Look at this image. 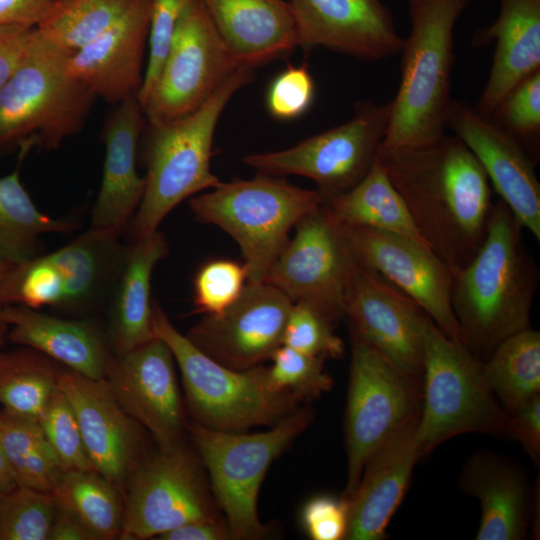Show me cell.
Segmentation results:
<instances>
[{"instance_id":"cell-1","label":"cell","mask_w":540,"mask_h":540,"mask_svg":"<svg viewBox=\"0 0 540 540\" xmlns=\"http://www.w3.org/2000/svg\"><path fill=\"white\" fill-rule=\"evenodd\" d=\"M432 252L455 274L487 232L492 187L482 166L455 135L377 154Z\"/></svg>"},{"instance_id":"cell-2","label":"cell","mask_w":540,"mask_h":540,"mask_svg":"<svg viewBox=\"0 0 540 540\" xmlns=\"http://www.w3.org/2000/svg\"><path fill=\"white\" fill-rule=\"evenodd\" d=\"M507 205L493 202L485 239L453 274L451 303L462 344L485 361L506 338L530 326L540 271Z\"/></svg>"},{"instance_id":"cell-3","label":"cell","mask_w":540,"mask_h":540,"mask_svg":"<svg viewBox=\"0 0 540 540\" xmlns=\"http://www.w3.org/2000/svg\"><path fill=\"white\" fill-rule=\"evenodd\" d=\"M469 0H408L411 29L401 79L377 154L431 144L446 130L455 62L454 27Z\"/></svg>"},{"instance_id":"cell-4","label":"cell","mask_w":540,"mask_h":540,"mask_svg":"<svg viewBox=\"0 0 540 540\" xmlns=\"http://www.w3.org/2000/svg\"><path fill=\"white\" fill-rule=\"evenodd\" d=\"M253 78L254 68L241 67L194 112L149 125L144 147L145 191L129 222L131 242L158 230L183 200L221 183L210 167L215 129L231 98Z\"/></svg>"},{"instance_id":"cell-5","label":"cell","mask_w":540,"mask_h":540,"mask_svg":"<svg viewBox=\"0 0 540 540\" xmlns=\"http://www.w3.org/2000/svg\"><path fill=\"white\" fill-rule=\"evenodd\" d=\"M70 52L37 29L15 70L0 88V149H57L84 126L94 93L67 70Z\"/></svg>"},{"instance_id":"cell-6","label":"cell","mask_w":540,"mask_h":540,"mask_svg":"<svg viewBox=\"0 0 540 540\" xmlns=\"http://www.w3.org/2000/svg\"><path fill=\"white\" fill-rule=\"evenodd\" d=\"M322 204L318 190L262 173L252 179L221 181L189 201L197 220L221 228L236 241L250 282L265 280L290 231Z\"/></svg>"},{"instance_id":"cell-7","label":"cell","mask_w":540,"mask_h":540,"mask_svg":"<svg viewBox=\"0 0 540 540\" xmlns=\"http://www.w3.org/2000/svg\"><path fill=\"white\" fill-rule=\"evenodd\" d=\"M152 330L174 356L194 422L214 430L243 431L273 426L299 407L295 397L269 386L267 367L234 370L220 364L181 334L156 303Z\"/></svg>"},{"instance_id":"cell-8","label":"cell","mask_w":540,"mask_h":540,"mask_svg":"<svg viewBox=\"0 0 540 540\" xmlns=\"http://www.w3.org/2000/svg\"><path fill=\"white\" fill-rule=\"evenodd\" d=\"M508 419L485 379L483 361L445 336L431 320L416 428L420 457L462 434L507 437Z\"/></svg>"},{"instance_id":"cell-9","label":"cell","mask_w":540,"mask_h":540,"mask_svg":"<svg viewBox=\"0 0 540 540\" xmlns=\"http://www.w3.org/2000/svg\"><path fill=\"white\" fill-rule=\"evenodd\" d=\"M312 416L309 408L299 406L268 431L253 434L214 430L194 421L188 426L233 539H262L268 533L257 511L261 483L272 462L308 427Z\"/></svg>"},{"instance_id":"cell-10","label":"cell","mask_w":540,"mask_h":540,"mask_svg":"<svg viewBox=\"0 0 540 540\" xmlns=\"http://www.w3.org/2000/svg\"><path fill=\"white\" fill-rule=\"evenodd\" d=\"M348 384L345 498L355 490L371 455L401 428L417 420L422 406V384L353 333Z\"/></svg>"},{"instance_id":"cell-11","label":"cell","mask_w":540,"mask_h":540,"mask_svg":"<svg viewBox=\"0 0 540 540\" xmlns=\"http://www.w3.org/2000/svg\"><path fill=\"white\" fill-rule=\"evenodd\" d=\"M391 103L358 102L345 123L279 151L253 153L243 161L259 173L310 178L323 197L359 183L374 164L386 134Z\"/></svg>"},{"instance_id":"cell-12","label":"cell","mask_w":540,"mask_h":540,"mask_svg":"<svg viewBox=\"0 0 540 540\" xmlns=\"http://www.w3.org/2000/svg\"><path fill=\"white\" fill-rule=\"evenodd\" d=\"M127 488L120 539L158 537L188 522L224 519L199 456L184 442L144 457Z\"/></svg>"},{"instance_id":"cell-13","label":"cell","mask_w":540,"mask_h":540,"mask_svg":"<svg viewBox=\"0 0 540 540\" xmlns=\"http://www.w3.org/2000/svg\"><path fill=\"white\" fill-rule=\"evenodd\" d=\"M241 65L201 0L181 16L142 110L148 125L182 118L203 105Z\"/></svg>"},{"instance_id":"cell-14","label":"cell","mask_w":540,"mask_h":540,"mask_svg":"<svg viewBox=\"0 0 540 540\" xmlns=\"http://www.w3.org/2000/svg\"><path fill=\"white\" fill-rule=\"evenodd\" d=\"M356 265L340 224L322 204L296 224L264 281L335 323L344 318L345 294Z\"/></svg>"},{"instance_id":"cell-15","label":"cell","mask_w":540,"mask_h":540,"mask_svg":"<svg viewBox=\"0 0 540 540\" xmlns=\"http://www.w3.org/2000/svg\"><path fill=\"white\" fill-rule=\"evenodd\" d=\"M340 227L359 266L411 298L445 336L462 344L451 303L453 272L430 248L405 236L373 228L344 224Z\"/></svg>"},{"instance_id":"cell-16","label":"cell","mask_w":540,"mask_h":540,"mask_svg":"<svg viewBox=\"0 0 540 540\" xmlns=\"http://www.w3.org/2000/svg\"><path fill=\"white\" fill-rule=\"evenodd\" d=\"M344 317L351 333L422 384L431 319L416 302L357 264L345 294Z\"/></svg>"},{"instance_id":"cell-17","label":"cell","mask_w":540,"mask_h":540,"mask_svg":"<svg viewBox=\"0 0 540 540\" xmlns=\"http://www.w3.org/2000/svg\"><path fill=\"white\" fill-rule=\"evenodd\" d=\"M292 304L270 283L247 281L235 302L219 314L205 315L186 336L226 367L253 368L270 359L282 345Z\"/></svg>"},{"instance_id":"cell-18","label":"cell","mask_w":540,"mask_h":540,"mask_svg":"<svg viewBox=\"0 0 540 540\" xmlns=\"http://www.w3.org/2000/svg\"><path fill=\"white\" fill-rule=\"evenodd\" d=\"M175 364L168 345L155 337L125 354H114L105 377L118 402L159 449L182 443L188 428Z\"/></svg>"},{"instance_id":"cell-19","label":"cell","mask_w":540,"mask_h":540,"mask_svg":"<svg viewBox=\"0 0 540 540\" xmlns=\"http://www.w3.org/2000/svg\"><path fill=\"white\" fill-rule=\"evenodd\" d=\"M446 129L473 153L491 187L537 241L540 240L538 162L514 137L466 101L451 100Z\"/></svg>"},{"instance_id":"cell-20","label":"cell","mask_w":540,"mask_h":540,"mask_svg":"<svg viewBox=\"0 0 540 540\" xmlns=\"http://www.w3.org/2000/svg\"><path fill=\"white\" fill-rule=\"evenodd\" d=\"M298 47H324L362 61L400 54L404 38L380 0H287Z\"/></svg>"},{"instance_id":"cell-21","label":"cell","mask_w":540,"mask_h":540,"mask_svg":"<svg viewBox=\"0 0 540 540\" xmlns=\"http://www.w3.org/2000/svg\"><path fill=\"white\" fill-rule=\"evenodd\" d=\"M119 237L90 226L65 246L37 255L48 307L86 311L108 306L130 246Z\"/></svg>"},{"instance_id":"cell-22","label":"cell","mask_w":540,"mask_h":540,"mask_svg":"<svg viewBox=\"0 0 540 540\" xmlns=\"http://www.w3.org/2000/svg\"><path fill=\"white\" fill-rule=\"evenodd\" d=\"M58 388L76 415L94 469L116 486L127 483L140 463V425L124 410L106 379L60 370Z\"/></svg>"},{"instance_id":"cell-23","label":"cell","mask_w":540,"mask_h":540,"mask_svg":"<svg viewBox=\"0 0 540 540\" xmlns=\"http://www.w3.org/2000/svg\"><path fill=\"white\" fill-rule=\"evenodd\" d=\"M150 8L151 0H132L116 22L70 54L68 73L107 102L118 104L137 96L144 77Z\"/></svg>"},{"instance_id":"cell-24","label":"cell","mask_w":540,"mask_h":540,"mask_svg":"<svg viewBox=\"0 0 540 540\" xmlns=\"http://www.w3.org/2000/svg\"><path fill=\"white\" fill-rule=\"evenodd\" d=\"M418 420L401 428L366 462L360 480L347 497V540H384L386 528L409 488L421 458L416 440Z\"/></svg>"},{"instance_id":"cell-25","label":"cell","mask_w":540,"mask_h":540,"mask_svg":"<svg viewBox=\"0 0 540 540\" xmlns=\"http://www.w3.org/2000/svg\"><path fill=\"white\" fill-rule=\"evenodd\" d=\"M459 486L480 503L477 540H522L534 524L536 493L519 464L479 451L464 464Z\"/></svg>"},{"instance_id":"cell-26","label":"cell","mask_w":540,"mask_h":540,"mask_svg":"<svg viewBox=\"0 0 540 540\" xmlns=\"http://www.w3.org/2000/svg\"><path fill=\"white\" fill-rule=\"evenodd\" d=\"M145 116L137 96L118 103L107 118L102 137L105 159L101 186L91 212V227L121 235L145 191L136 170V154Z\"/></svg>"},{"instance_id":"cell-27","label":"cell","mask_w":540,"mask_h":540,"mask_svg":"<svg viewBox=\"0 0 540 540\" xmlns=\"http://www.w3.org/2000/svg\"><path fill=\"white\" fill-rule=\"evenodd\" d=\"M493 42L491 70L475 106L488 118L515 85L540 69V0H500L497 19L472 37L475 47Z\"/></svg>"},{"instance_id":"cell-28","label":"cell","mask_w":540,"mask_h":540,"mask_svg":"<svg viewBox=\"0 0 540 540\" xmlns=\"http://www.w3.org/2000/svg\"><path fill=\"white\" fill-rule=\"evenodd\" d=\"M7 340L34 349L91 379H104L113 357L100 328L90 320L63 319L22 305H5Z\"/></svg>"},{"instance_id":"cell-29","label":"cell","mask_w":540,"mask_h":540,"mask_svg":"<svg viewBox=\"0 0 540 540\" xmlns=\"http://www.w3.org/2000/svg\"><path fill=\"white\" fill-rule=\"evenodd\" d=\"M223 40L241 63L256 68L298 47L285 0H201Z\"/></svg>"},{"instance_id":"cell-30","label":"cell","mask_w":540,"mask_h":540,"mask_svg":"<svg viewBox=\"0 0 540 540\" xmlns=\"http://www.w3.org/2000/svg\"><path fill=\"white\" fill-rule=\"evenodd\" d=\"M167 254L166 238L158 230L131 242L108 304L107 337L115 355L125 354L155 338L151 277L156 264Z\"/></svg>"},{"instance_id":"cell-31","label":"cell","mask_w":540,"mask_h":540,"mask_svg":"<svg viewBox=\"0 0 540 540\" xmlns=\"http://www.w3.org/2000/svg\"><path fill=\"white\" fill-rule=\"evenodd\" d=\"M323 205L340 224L402 235L429 248L378 157L359 183L323 197Z\"/></svg>"},{"instance_id":"cell-32","label":"cell","mask_w":540,"mask_h":540,"mask_svg":"<svg viewBox=\"0 0 540 540\" xmlns=\"http://www.w3.org/2000/svg\"><path fill=\"white\" fill-rule=\"evenodd\" d=\"M485 379L509 416L540 395V333L531 327L503 340L483 361Z\"/></svg>"},{"instance_id":"cell-33","label":"cell","mask_w":540,"mask_h":540,"mask_svg":"<svg viewBox=\"0 0 540 540\" xmlns=\"http://www.w3.org/2000/svg\"><path fill=\"white\" fill-rule=\"evenodd\" d=\"M79 225L41 212L24 188L19 170L0 178V256L15 264L39 255L40 237Z\"/></svg>"},{"instance_id":"cell-34","label":"cell","mask_w":540,"mask_h":540,"mask_svg":"<svg viewBox=\"0 0 540 540\" xmlns=\"http://www.w3.org/2000/svg\"><path fill=\"white\" fill-rule=\"evenodd\" d=\"M0 440L16 485L53 493L65 473L38 419L0 410Z\"/></svg>"},{"instance_id":"cell-35","label":"cell","mask_w":540,"mask_h":540,"mask_svg":"<svg viewBox=\"0 0 540 540\" xmlns=\"http://www.w3.org/2000/svg\"><path fill=\"white\" fill-rule=\"evenodd\" d=\"M53 494L94 540L120 538L124 509L117 486L96 470L65 471Z\"/></svg>"},{"instance_id":"cell-36","label":"cell","mask_w":540,"mask_h":540,"mask_svg":"<svg viewBox=\"0 0 540 540\" xmlns=\"http://www.w3.org/2000/svg\"><path fill=\"white\" fill-rule=\"evenodd\" d=\"M59 373L52 359L34 349H0V405L39 419L58 388Z\"/></svg>"},{"instance_id":"cell-37","label":"cell","mask_w":540,"mask_h":540,"mask_svg":"<svg viewBox=\"0 0 540 540\" xmlns=\"http://www.w3.org/2000/svg\"><path fill=\"white\" fill-rule=\"evenodd\" d=\"M131 1L53 0L36 29L50 43L73 53L116 22Z\"/></svg>"},{"instance_id":"cell-38","label":"cell","mask_w":540,"mask_h":540,"mask_svg":"<svg viewBox=\"0 0 540 540\" xmlns=\"http://www.w3.org/2000/svg\"><path fill=\"white\" fill-rule=\"evenodd\" d=\"M56 510L53 493L19 485L0 493V540H48Z\"/></svg>"},{"instance_id":"cell-39","label":"cell","mask_w":540,"mask_h":540,"mask_svg":"<svg viewBox=\"0 0 540 540\" xmlns=\"http://www.w3.org/2000/svg\"><path fill=\"white\" fill-rule=\"evenodd\" d=\"M267 368L269 386L289 394L300 402L318 398L333 387V379L324 371V360L280 345Z\"/></svg>"},{"instance_id":"cell-40","label":"cell","mask_w":540,"mask_h":540,"mask_svg":"<svg viewBox=\"0 0 540 540\" xmlns=\"http://www.w3.org/2000/svg\"><path fill=\"white\" fill-rule=\"evenodd\" d=\"M490 119L520 142L538 161L540 143V69L515 85Z\"/></svg>"},{"instance_id":"cell-41","label":"cell","mask_w":540,"mask_h":540,"mask_svg":"<svg viewBox=\"0 0 540 540\" xmlns=\"http://www.w3.org/2000/svg\"><path fill=\"white\" fill-rule=\"evenodd\" d=\"M38 421L64 471L95 470L74 410L59 388L49 399Z\"/></svg>"},{"instance_id":"cell-42","label":"cell","mask_w":540,"mask_h":540,"mask_svg":"<svg viewBox=\"0 0 540 540\" xmlns=\"http://www.w3.org/2000/svg\"><path fill=\"white\" fill-rule=\"evenodd\" d=\"M333 322L309 304H292L282 344L307 355L323 359L340 358L344 342L334 333Z\"/></svg>"},{"instance_id":"cell-43","label":"cell","mask_w":540,"mask_h":540,"mask_svg":"<svg viewBox=\"0 0 540 540\" xmlns=\"http://www.w3.org/2000/svg\"><path fill=\"white\" fill-rule=\"evenodd\" d=\"M247 282L242 263L218 259L203 264L193 279L195 313L215 315L223 312L240 296Z\"/></svg>"},{"instance_id":"cell-44","label":"cell","mask_w":540,"mask_h":540,"mask_svg":"<svg viewBox=\"0 0 540 540\" xmlns=\"http://www.w3.org/2000/svg\"><path fill=\"white\" fill-rule=\"evenodd\" d=\"M194 1L151 0L148 35L149 57L143 83L137 95L141 106L158 77L181 16Z\"/></svg>"},{"instance_id":"cell-45","label":"cell","mask_w":540,"mask_h":540,"mask_svg":"<svg viewBox=\"0 0 540 540\" xmlns=\"http://www.w3.org/2000/svg\"><path fill=\"white\" fill-rule=\"evenodd\" d=\"M315 83L306 65H288L271 81L266 105L270 115L279 120L302 116L311 107Z\"/></svg>"},{"instance_id":"cell-46","label":"cell","mask_w":540,"mask_h":540,"mask_svg":"<svg viewBox=\"0 0 540 540\" xmlns=\"http://www.w3.org/2000/svg\"><path fill=\"white\" fill-rule=\"evenodd\" d=\"M301 521L313 540H342L346 538L349 521L348 500L331 495L309 499L302 508Z\"/></svg>"},{"instance_id":"cell-47","label":"cell","mask_w":540,"mask_h":540,"mask_svg":"<svg viewBox=\"0 0 540 540\" xmlns=\"http://www.w3.org/2000/svg\"><path fill=\"white\" fill-rule=\"evenodd\" d=\"M507 437L519 442L533 462L539 464L540 395L509 415Z\"/></svg>"},{"instance_id":"cell-48","label":"cell","mask_w":540,"mask_h":540,"mask_svg":"<svg viewBox=\"0 0 540 540\" xmlns=\"http://www.w3.org/2000/svg\"><path fill=\"white\" fill-rule=\"evenodd\" d=\"M36 27L0 26V88L25 55Z\"/></svg>"},{"instance_id":"cell-49","label":"cell","mask_w":540,"mask_h":540,"mask_svg":"<svg viewBox=\"0 0 540 540\" xmlns=\"http://www.w3.org/2000/svg\"><path fill=\"white\" fill-rule=\"evenodd\" d=\"M53 0H0V26L36 27Z\"/></svg>"},{"instance_id":"cell-50","label":"cell","mask_w":540,"mask_h":540,"mask_svg":"<svg viewBox=\"0 0 540 540\" xmlns=\"http://www.w3.org/2000/svg\"><path fill=\"white\" fill-rule=\"evenodd\" d=\"M160 540H227L233 539L225 519L192 521L162 533Z\"/></svg>"},{"instance_id":"cell-51","label":"cell","mask_w":540,"mask_h":540,"mask_svg":"<svg viewBox=\"0 0 540 540\" xmlns=\"http://www.w3.org/2000/svg\"><path fill=\"white\" fill-rule=\"evenodd\" d=\"M48 540H94V537L70 512L57 504Z\"/></svg>"},{"instance_id":"cell-52","label":"cell","mask_w":540,"mask_h":540,"mask_svg":"<svg viewBox=\"0 0 540 540\" xmlns=\"http://www.w3.org/2000/svg\"><path fill=\"white\" fill-rule=\"evenodd\" d=\"M12 263L8 262L4 258L0 256V288L2 281L10 269ZM4 308L5 305L1 300L0 297V349H3L5 342L7 341V334H8V324L4 317Z\"/></svg>"},{"instance_id":"cell-53","label":"cell","mask_w":540,"mask_h":540,"mask_svg":"<svg viewBox=\"0 0 540 540\" xmlns=\"http://www.w3.org/2000/svg\"><path fill=\"white\" fill-rule=\"evenodd\" d=\"M15 486L16 482L5 457L0 440V493L6 492Z\"/></svg>"}]
</instances>
